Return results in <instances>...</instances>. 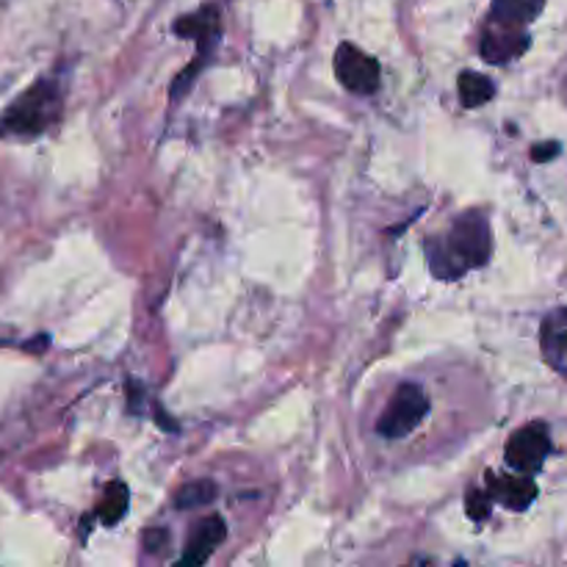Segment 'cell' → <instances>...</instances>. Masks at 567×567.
<instances>
[{"label":"cell","instance_id":"cell-1","mask_svg":"<svg viewBox=\"0 0 567 567\" xmlns=\"http://www.w3.org/2000/svg\"><path fill=\"white\" fill-rule=\"evenodd\" d=\"M426 264L432 277L443 282L460 280L491 260L493 233L482 210H465L452 221L446 236L426 238Z\"/></svg>","mask_w":567,"mask_h":567},{"label":"cell","instance_id":"cell-2","mask_svg":"<svg viewBox=\"0 0 567 567\" xmlns=\"http://www.w3.org/2000/svg\"><path fill=\"white\" fill-rule=\"evenodd\" d=\"M61 114L59 81H37L0 116V138H33L48 131Z\"/></svg>","mask_w":567,"mask_h":567},{"label":"cell","instance_id":"cell-3","mask_svg":"<svg viewBox=\"0 0 567 567\" xmlns=\"http://www.w3.org/2000/svg\"><path fill=\"white\" fill-rule=\"evenodd\" d=\"M426 413H430V396L424 393V388L413 385V382H404L393 393L391 404L385 408L382 419L377 421V435L385 437V441H402L410 432L419 430Z\"/></svg>","mask_w":567,"mask_h":567},{"label":"cell","instance_id":"cell-4","mask_svg":"<svg viewBox=\"0 0 567 567\" xmlns=\"http://www.w3.org/2000/svg\"><path fill=\"white\" fill-rule=\"evenodd\" d=\"M336 78L352 94H374L382 81V66L358 44L343 42L336 50Z\"/></svg>","mask_w":567,"mask_h":567},{"label":"cell","instance_id":"cell-5","mask_svg":"<svg viewBox=\"0 0 567 567\" xmlns=\"http://www.w3.org/2000/svg\"><path fill=\"white\" fill-rule=\"evenodd\" d=\"M548 452H551V432L543 421H532V424L520 426L507 443V465L518 474L535 476L546 463Z\"/></svg>","mask_w":567,"mask_h":567},{"label":"cell","instance_id":"cell-6","mask_svg":"<svg viewBox=\"0 0 567 567\" xmlns=\"http://www.w3.org/2000/svg\"><path fill=\"white\" fill-rule=\"evenodd\" d=\"M175 33L181 39H194L199 44V66L208 61L210 50L216 48L221 33V14L219 6H203L197 14H186L175 22Z\"/></svg>","mask_w":567,"mask_h":567},{"label":"cell","instance_id":"cell-7","mask_svg":"<svg viewBox=\"0 0 567 567\" xmlns=\"http://www.w3.org/2000/svg\"><path fill=\"white\" fill-rule=\"evenodd\" d=\"M487 493H491L493 502L504 504L513 513H524L532 507V502L537 498V485L532 476L518 474V476H498L493 471H487Z\"/></svg>","mask_w":567,"mask_h":567},{"label":"cell","instance_id":"cell-8","mask_svg":"<svg viewBox=\"0 0 567 567\" xmlns=\"http://www.w3.org/2000/svg\"><path fill=\"white\" fill-rule=\"evenodd\" d=\"M532 39L529 31H509V28L485 25L480 42V53L485 55L491 64H507V61L518 59L529 50Z\"/></svg>","mask_w":567,"mask_h":567},{"label":"cell","instance_id":"cell-9","mask_svg":"<svg viewBox=\"0 0 567 567\" xmlns=\"http://www.w3.org/2000/svg\"><path fill=\"white\" fill-rule=\"evenodd\" d=\"M540 349L546 363L557 374L567 377V305L551 310L540 327Z\"/></svg>","mask_w":567,"mask_h":567},{"label":"cell","instance_id":"cell-10","mask_svg":"<svg viewBox=\"0 0 567 567\" xmlns=\"http://www.w3.org/2000/svg\"><path fill=\"white\" fill-rule=\"evenodd\" d=\"M227 537V524L219 515H210V518L199 520L197 529L192 532L186 543V551H183L181 565H203L208 563L210 554L225 543Z\"/></svg>","mask_w":567,"mask_h":567},{"label":"cell","instance_id":"cell-11","mask_svg":"<svg viewBox=\"0 0 567 567\" xmlns=\"http://www.w3.org/2000/svg\"><path fill=\"white\" fill-rule=\"evenodd\" d=\"M546 0H493L487 25L509 28V31H529L532 22L540 17Z\"/></svg>","mask_w":567,"mask_h":567},{"label":"cell","instance_id":"cell-12","mask_svg":"<svg viewBox=\"0 0 567 567\" xmlns=\"http://www.w3.org/2000/svg\"><path fill=\"white\" fill-rule=\"evenodd\" d=\"M457 86H460V97H463L465 109H480V105L491 103L493 94H496V83H493L487 75H482V72H474V70H465L463 75H460Z\"/></svg>","mask_w":567,"mask_h":567},{"label":"cell","instance_id":"cell-13","mask_svg":"<svg viewBox=\"0 0 567 567\" xmlns=\"http://www.w3.org/2000/svg\"><path fill=\"white\" fill-rule=\"evenodd\" d=\"M127 502H131V491L122 482H111L105 487V496L97 507V518L103 526H116L127 513Z\"/></svg>","mask_w":567,"mask_h":567},{"label":"cell","instance_id":"cell-14","mask_svg":"<svg viewBox=\"0 0 567 567\" xmlns=\"http://www.w3.org/2000/svg\"><path fill=\"white\" fill-rule=\"evenodd\" d=\"M216 498V485L208 480H194L188 485H183L181 491L175 493V507L177 509H192L203 507V504H210Z\"/></svg>","mask_w":567,"mask_h":567},{"label":"cell","instance_id":"cell-15","mask_svg":"<svg viewBox=\"0 0 567 567\" xmlns=\"http://www.w3.org/2000/svg\"><path fill=\"white\" fill-rule=\"evenodd\" d=\"M493 498L487 491H468V502H465V509H468V518L474 520H487L491 518V509H493Z\"/></svg>","mask_w":567,"mask_h":567},{"label":"cell","instance_id":"cell-16","mask_svg":"<svg viewBox=\"0 0 567 567\" xmlns=\"http://www.w3.org/2000/svg\"><path fill=\"white\" fill-rule=\"evenodd\" d=\"M559 144L557 142H546V144H537L535 150H532V161H537V164H546V161L557 158L559 155Z\"/></svg>","mask_w":567,"mask_h":567},{"label":"cell","instance_id":"cell-17","mask_svg":"<svg viewBox=\"0 0 567 567\" xmlns=\"http://www.w3.org/2000/svg\"><path fill=\"white\" fill-rule=\"evenodd\" d=\"M164 540H166V532L164 529H155V532H150V535H144V543H147V551H161V546H164Z\"/></svg>","mask_w":567,"mask_h":567}]
</instances>
